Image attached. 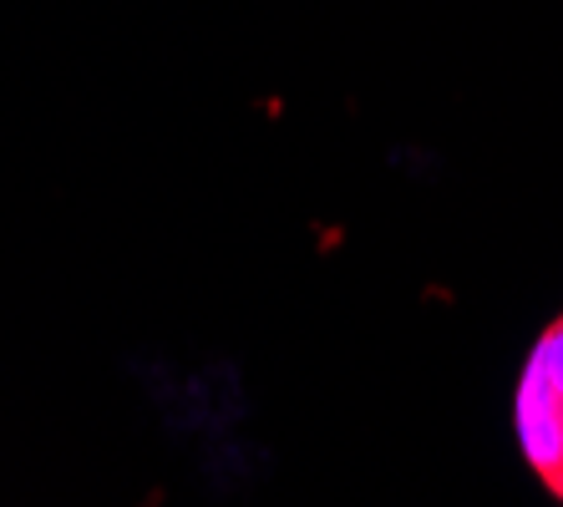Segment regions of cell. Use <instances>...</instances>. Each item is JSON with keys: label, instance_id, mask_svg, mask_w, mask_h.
I'll use <instances>...</instances> for the list:
<instances>
[{"label": "cell", "instance_id": "3", "mask_svg": "<svg viewBox=\"0 0 563 507\" xmlns=\"http://www.w3.org/2000/svg\"><path fill=\"white\" fill-rule=\"evenodd\" d=\"M559 503H563V487H559Z\"/></svg>", "mask_w": 563, "mask_h": 507}, {"label": "cell", "instance_id": "1", "mask_svg": "<svg viewBox=\"0 0 563 507\" xmlns=\"http://www.w3.org/2000/svg\"><path fill=\"white\" fill-rule=\"evenodd\" d=\"M512 427H518V447H523L528 467L559 497V487H563V396L549 386V376L538 371L533 355H528L523 381H518Z\"/></svg>", "mask_w": 563, "mask_h": 507}, {"label": "cell", "instance_id": "2", "mask_svg": "<svg viewBox=\"0 0 563 507\" xmlns=\"http://www.w3.org/2000/svg\"><path fill=\"white\" fill-rule=\"evenodd\" d=\"M533 361H538V371L549 376V386L563 396V315L553 320L543 335H538V345H533Z\"/></svg>", "mask_w": 563, "mask_h": 507}]
</instances>
